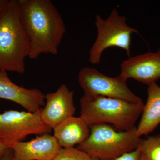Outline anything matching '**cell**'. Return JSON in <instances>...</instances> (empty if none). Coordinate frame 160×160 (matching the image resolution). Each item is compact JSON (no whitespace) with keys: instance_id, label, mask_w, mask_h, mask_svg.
Segmentation results:
<instances>
[{"instance_id":"6da1fadb","label":"cell","mask_w":160,"mask_h":160,"mask_svg":"<svg viewBox=\"0 0 160 160\" xmlns=\"http://www.w3.org/2000/svg\"><path fill=\"white\" fill-rule=\"evenodd\" d=\"M29 40V58L56 55L66 32L62 16L50 0H17Z\"/></svg>"},{"instance_id":"7a4b0ae2","label":"cell","mask_w":160,"mask_h":160,"mask_svg":"<svg viewBox=\"0 0 160 160\" xmlns=\"http://www.w3.org/2000/svg\"><path fill=\"white\" fill-rule=\"evenodd\" d=\"M30 45L17 0H9L0 16V70L23 73Z\"/></svg>"},{"instance_id":"3957f363","label":"cell","mask_w":160,"mask_h":160,"mask_svg":"<svg viewBox=\"0 0 160 160\" xmlns=\"http://www.w3.org/2000/svg\"><path fill=\"white\" fill-rule=\"evenodd\" d=\"M80 117L89 126L96 124L110 125L118 131H129L142 112L143 102L135 103L120 99L84 95L80 100Z\"/></svg>"},{"instance_id":"277c9868","label":"cell","mask_w":160,"mask_h":160,"mask_svg":"<svg viewBox=\"0 0 160 160\" xmlns=\"http://www.w3.org/2000/svg\"><path fill=\"white\" fill-rule=\"evenodd\" d=\"M89 127V137L77 148L100 160H114L135 150L142 142V139L137 135V127L124 131H118L107 124H96Z\"/></svg>"},{"instance_id":"5b68a950","label":"cell","mask_w":160,"mask_h":160,"mask_svg":"<svg viewBox=\"0 0 160 160\" xmlns=\"http://www.w3.org/2000/svg\"><path fill=\"white\" fill-rule=\"evenodd\" d=\"M95 25L98 34L89 50L90 63L99 64L103 52L111 47L124 49L127 56L130 57L131 35L132 33H139V32L127 25L126 18L120 15L117 9H112L106 19H103L100 15H97Z\"/></svg>"},{"instance_id":"8992f818","label":"cell","mask_w":160,"mask_h":160,"mask_svg":"<svg viewBox=\"0 0 160 160\" xmlns=\"http://www.w3.org/2000/svg\"><path fill=\"white\" fill-rule=\"evenodd\" d=\"M42 109L34 112L9 110L0 113V143L11 148L29 135L50 133L52 129L43 122Z\"/></svg>"},{"instance_id":"52a82bcc","label":"cell","mask_w":160,"mask_h":160,"mask_svg":"<svg viewBox=\"0 0 160 160\" xmlns=\"http://www.w3.org/2000/svg\"><path fill=\"white\" fill-rule=\"evenodd\" d=\"M78 80L84 91V95L100 96L135 103L143 102L141 98L129 89L127 79L121 75L110 77L94 68L86 67L80 70Z\"/></svg>"},{"instance_id":"ba28073f","label":"cell","mask_w":160,"mask_h":160,"mask_svg":"<svg viewBox=\"0 0 160 160\" xmlns=\"http://www.w3.org/2000/svg\"><path fill=\"white\" fill-rule=\"evenodd\" d=\"M73 96V92L64 84L54 92L45 95V105L41 112L43 122L53 129L73 116L76 111Z\"/></svg>"},{"instance_id":"9c48e42d","label":"cell","mask_w":160,"mask_h":160,"mask_svg":"<svg viewBox=\"0 0 160 160\" xmlns=\"http://www.w3.org/2000/svg\"><path fill=\"white\" fill-rule=\"evenodd\" d=\"M120 75L149 85L160 78V48L156 52L129 57L121 64Z\"/></svg>"},{"instance_id":"30bf717a","label":"cell","mask_w":160,"mask_h":160,"mask_svg":"<svg viewBox=\"0 0 160 160\" xmlns=\"http://www.w3.org/2000/svg\"><path fill=\"white\" fill-rule=\"evenodd\" d=\"M0 98L14 102L32 112L39 111L45 105V94L41 90L18 86L2 70H0Z\"/></svg>"},{"instance_id":"8fae6325","label":"cell","mask_w":160,"mask_h":160,"mask_svg":"<svg viewBox=\"0 0 160 160\" xmlns=\"http://www.w3.org/2000/svg\"><path fill=\"white\" fill-rule=\"evenodd\" d=\"M14 160H54L62 149L53 136L41 135L28 142H21L11 147Z\"/></svg>"},{"instance_id":"7c38bea8","label":"cell","mask_w":160,"mask_h":160,"mask_svg":"<svg viewBox=\"0 0 160 160\" xmlns=\"http://www.w3.org/2000/svg\"><path fill=\"white\" fill-rule=\"evenodd\" d=\"M54 135L62 148H73L87 139L90 127L81 117L72 116L54 128Z\"/></svg>"},{"instance_id":"4fadbf2b","label":"cell","mask_w":160,"mask_h":160,"mask_svg":"<svg viewBox=\"0 0 160 160\" xmlns=\"http://www.w3.org/2000/svg\"><path fill=\"white\" fill-rule=\"evenodd\" d=\"M148 99L144 105L142 118L137 127L139 137L154 130L160 124V86L156 82L148 86Z\"/></svg>"},{"instance_id":"5bb4252c","label":"cell","mask_w":160,"mask_h":160,"mask_svg":"<svg viewBox=\"0 0 160 160\" xmlns=\"http://www.w3.org/2000/svg\"><path fill=\"white\" fill-rule=\"evenodd\" d=\"M139 147L147 160H160V135L142 139Z\"/></svg>"},{"instance_id":"9a60e30c","label":"cell","mask_w":160,"mask_h":160,"mask_svg":"<svg viewBox=\"0 0 160 160\" xmlns=\"http://www.w3.org/2000/svg\"><path fill=\"white\" fill-rule=\"evenodd\" d=\"M54 160H92L86 152L77 148H62Z\"/></svg>"},{"instance_id":"2e32d148","label":"cell","mask_w":160,"mask_h":160,"mask_svg":"<svg viewBox=\"0 0 160 160\" xmlns=\"http://www.w3.org/2000/svg\"><path fill=\"white\" fill-rule=\"evenodd\" d=\"M142 152L139 146L133 151L125 153L113 160H141ZM92 160H100L98 159L92 158Z\"/></svg>"},{"instance_id":"e0dca14e","label":"cell","mask_w":160,"mask_h":160,"mask_svg":"<svg viewBox=\"0 0 160 160\" xmlns=\"http://www.w3.org/2000/svg\"><path fill=\"white\" fill-rule=\"evenodd\" d=\"M0 160H14L13 151L11 148L7 149L6 153L0 158Z\"/></svg>"},{"instance_id":"ac0fdd59","label":"cell","mask_w":160,"mask_h":160,"mask_svg":"<svg viewBox=\"0 0 160 160\" xmlns=\"http://www.w3.org/2000/svg\"><path fill=\"white\" fill-rule=\"evenodd\" d=\"M9 0H0V16L7 5Z\"/></svg>"},{"instance_id":"d6986e66","label":"cell","mask_w":160,"mask_h":160,"mask_svg":"<svg viewBox=\"0 0 160 160\" xmlns=\"http://www.w3.org/2000/svg\"><path fill=\"white\" fill-rule=\"evenodd\" d=\"M9 148H7L4 144L0 143V158L3 156V155L6 153L7 149Z\"/></svg>"},{"instance_id":"ffe728a7","label":"cell","mask_w":160,"mask_h":160,"mask_svg":"<svg viewBox=\"0 0 160 160\" xmlns=\"http://www.w3.org/2000/svg\"><path fill=\"white\" fill-rule=\"evenodd\" d=\"M141 160H147V159L142 154V157H141Z\"/></svg>"}]
</instances>
